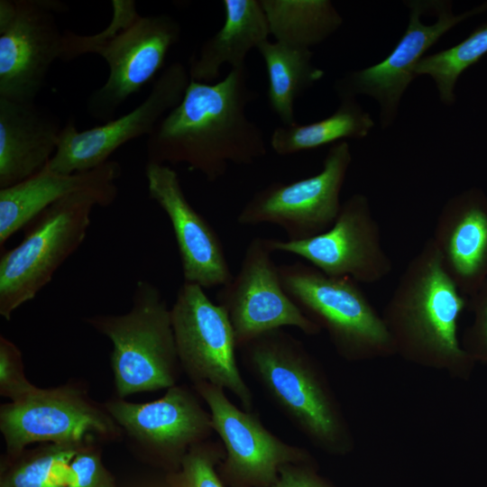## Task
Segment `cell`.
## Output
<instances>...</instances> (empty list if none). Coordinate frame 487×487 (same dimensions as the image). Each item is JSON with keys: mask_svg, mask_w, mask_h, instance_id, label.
<instances>
[{"mask_svg": "<svg viewBox=\"0 0 487 487\" xmlns=\"http://www.w3.org/2000/svg\"><path fill=\"white\" fill-rule=\"evenodd\" d=\"M351 162L348 142L333 144L317 174L289 183L272 182L259 189L240 210L237 223L276 225L290 241L326 232L339 214L340 193Z\"/></svg>", "mask_w": 487, "mask_h": 487, "instance_id": "30bf717a", "label": "cell"}, {"mask_svg": "<svg viewBox=\"0 0 487 487\" xmlns=\"http://www.w3.org/2000/svg\"><path fill=\"white\" fill-rule=\"evenodd\" d=\"M487 54V22L473 30L459 43L430 55L418 63L416 76H429L439 99L446 106L455 101V85L461 74Z\"/></svg>", "mask_w": 487, "mask_h": 487, "instance_id": "4316f807", "label": "cell"}, {"mask_svg": "<svg viewBox=\"0 0 487 487\" xmlns=\"http://www.w3.org/2000/svg\"><path fill=\"white\" fill-rule=\"evenodd\" d=\"M5 461L19 456L33 443L87 445L120 439L122 428L76 383L51 389L36 387L16 401L0 407Z\"/></svg>", "mask_w": 487, "mask_h": 487, "instance_id": "ba28073f", "label": "cell"}, {"mask_svg": "<svg viewBox=\"0 0 487 487\" xmlns=\"http://www.w3.org/2000/svg\"><path fill=\"white\" fill-rule=\"evenodd\" d=\"M272 253L269 239H252L238 272L216 295V303L231 321L238 348L283 326L297 327L308 335L321 331L286 293Z\"/></svg>", "mask_w": 487, "mask_h": 487, "instance_id": "4fadbf2b", "label": "cell"}, {"mask_svg": "<svg viewBox=\"0 0 487 487\" xmlns=\"http://www.w3.org/2000/svg\"><path fill=\"white\" fill-rule=\"evenodd\" d=\"M87 322L112 343L110 361L117 397L177 384L181 366L170 308L156 285L138 280L128 312L95 315Z\"/></svg>", "mask_w": 487, "mask_h": 487, "instance_id": "8992f818", "label": "cell"}, {"mask_svg": "<svg viewBox=\"0 0 487 487\" xmlns=\"http://www.w3.org/2000/svg\"><path fill=\"white\" fill-rule=\"evenodd\" d=\"M148 194L171 224L184 282L204 289L223 287L234 275L223 243L209 222L188 202L178 173L167 164L147 162Z\"/></svg>", "mask_w": 487, "mask_h": 487, "instance_id": "ac0fdd59", "label": "cell"}, {"mask_svg": "<svg viewBox=\"0 0 487 487\" xmlns=\"http://www.w3.org/2000/svg\"><path fill=\"white\" fill-rule=\"evenodd\" d=\"M96 446V444L85 446L72 458L69 487H116Z\"/></svg>", "mask_w": 487, "mask_h": 487, "instance_id": "f546056e", "label": "cell"}, {"mask_svg": "<svg viewBox=\"0 0 487 487\" xmlns=\"http://www.w3.org/2000/svg\"><path fill=\"white\" fill-rule=\"evenodd\" d=\"M269 244L273 252L297 255L328 276L357 283L378 282L392 271L369 199L361 193L342 203L326 232L301 241L269 239Z\"/></svg>", "mask_w": 487, "mask_h": 487, "instance_id": "5bb4252c", "label": "cell"}, {"mask_svg": "<svg viewBox=\"0 0 487 487\" xmlns=\"http://www.w3.org/2000/svg\"><path fill=\"white\" fill-rule=\"evenodd\" d=\"M240 349L266 395L316 447L335 455L353 449L350 429L329 383L299 340L280 328Z\"/></svg>", "mask_w": 487, "mask_h": 487, "instance_id": "3957f363", "label": "cell"}, {"mask_svg": "<svg viewBox=\"0 0 487 487\" xmlns=\"http://www.w3.org/2000/svg\"><path fill=\"white\" fill-rule=\"evenodd\" d=\"M445 271L460 293L472 291L487 272V200L476 190L449 198L433 236Z\"/></svg>", "mask_w": 487, "mask_h": 487, "instance_id": "d6986e66", "label": "cell"}, {"mask_svg": "<svg viewBox=\"0 0 487 487\" xmlns=\"http://www.w3.org/2000/svg\"><path fill=\"white\" fill-rule=\"evenodd\" d=\"M118 161L109 160L90 170L63 174L46 164L29 179L0 188V246L56 201L76 192L115 188Z\"/></svg>", "mask_w": 487, "mask_h": 487, "instance_id": "44dd1931", "label": "cell"}, {"mask_svg": "<svg viewBox=\"0 0 487 487\" xmlns=\"http://www.w3.org/2000/svg\"><path fill=\"white\" fill-rule=\"evenodd\" d=\"M62 128L59 117L36 101L0 97V188L40 171L55 153Z\"/></svg>", "mask_w": 487, "mask_h": 487, "instance_id": "ffe728a7", "label": "cell"}, {"mask_svg": "<svg viewBox=\"0 0 487 487\" xmlns=\"http://www.w3.org/2000/svg\"><path fill=\"white\" fill-rule=\"evenodd\" d=\"M477 347L482 354H487V288L479 296L477 301V320L473 328Z\"/></svg>", "mask_w": 487, "mask_h": 487, "instance_id": "1f68e13d", "label": "cell"}, {"mask_svg": "<svg viewBox=\"0 0 487 487\" xmlns=\"http://www.w3.org/2000/svg\"><path fill=\"white\" fill-rule=\"evenodd\" d=\"M464 300L427 239L411 258L381 317L395 354L423 367L462 374L470 362L457 338Z\"/></svg>", "mask_w": 487, "mask_h": 487, "instance_id": "7a4b0ae2", "label": "cell"}, {"mask_svg": "<svg viewBox=\"0 0 487 487\" xmlns=\"http://www.w3.org/2000/svg\"><path fill=\"white\" fill-rule=\"evenodd\" d=\"M87 445L47 444L24 450L3 462L0 487H69V463Z\"/></svg>", "mask_w": 487, "mask_h": 487, "instance_id": "484cf974", "label": "cell"}, {"mask_svg": "<svg viewBox=\"0 0 487 487\" xmlns=\"http://www.w3.org/2000/svg\"><path fill=\"white\" fill-rule=\"evenodd\" d=\"M66 9L56 0L0 1V97L36 101L51 65L61 60L64 32L56 14Z\"/></svg>", "mask_w": 487, "mask_h": 487, "instance_id": "8fae6325", "label": "cell"}, {"mask_svg": "<svg viewBox=\"0 0 487 487\" xmlns=\"http://www.w3.org/2000/svg\"><path fill=\"white\" fill-rule=\"evenodd\" d=\"M308 463L283 465L279 471L278 480L269 487H332Z\"/></svg>", "mask_w": 487, "mask_h": 487, "instance_id": "4dcf8cb0", "label": "cell"}, {"mask_svg": "<svg viewBox=\"0 0 487 487\" xmlns=\"http://www.w3.org/2000/svg\"><path fill=\"white\" fill-rule=\"evenodd\" d=\"M171 324L181 370L193 384L208 382L229 391L244 410L253 396L236 362L238 348L225 310L198 285L184 282L170 308Z\"/></svg>", "mask_w": 487, "mask_h": 487, "instance_id": "9c48e42d", "label": "cell"}, {"mask_svg": "<svg viewBox=\"0 0 487 487\" xmlns=\"http://www.w3.org/2000/svg\"><path fill=\"white\" fill-rule=\"evenodd\" d=\"M190 82L188 69L174 61L154 81L145 99L127 114L102 125L78 131L74 119L61 130L57 150L47 163L53 171L71 174L93 170L109 161L126 142L149 136L182 99Z\"/></svg>", "mask_w": 487, "mask_h": 487, "instance_id": "2e32d148", "label": "cell"}, {"mask_svg": "<svg viewBox=\"0 0 487 487\" xmlns=\"http://www.w3.org/2000/svg\"><path fill=\"white\" fill-rule=\"evenodd\" d=\"M283 289L347 361L387 357L395 350L381 315L358 283L300 262L279 265Z\"/></svg>", "mask_w": 487, "mask_h": 487, "instance_id": "52a82bcc", "label": "cell"}, {"mask_svg": "<svg viewBox=\"0 0 487 487\" xmlns=\"http://www.w3.org/2000/svg\"><path fill=\"white\" fill-rule=\"evenodd\" d=\"M270 34L276 41L309 49L319 44L343 23L328 0H260Z\"/></svg>", "mask_w": 487, "mask_h": 487, "instance_id": "d4e9b609", "label": "cell"}, {"mask_svg": "<svg viewBox=\"0 0 487 487\" xmlns=\"http://www.w3.org/2000/svg\"><path fill=\"white\" fill-rule=\"evenodd\" d=\"M224 457V446L217 442L194 446L181 464L184 487H224L216 471V464Z\"/></svg>", "mask_w": 487, "mask_h": 487, "instance_id": "83f0119b", "label": "cell"}, {"mask_svg": "<svg viewBox=\"0 0 487 487\" xmlns=\"http://www.w3.org/2000/svg\"><path fill=\"white\" fill-rule=\"evenodd\" d=\"M199 398L196 391L176 384L156 400L135 403L116 397L103 405L144 456L181 468L188 451L214 432L210 413Z\"/></svg>", "mask_w": 487, "mask_h": 487, "instance_id": "9a60e30c", "label": "cell"}, {"mask_svg": "<svg viewBox=\"0 0 487 487\" xmlns=\"http://www.w3.org/2000/svg\"><path fill=\"white\" fill-rule=\"evenodd\" d=\"M118 188L88 189L51 204L26 226L23 240L0 258V315L10 320L35 298L83 243L95 207L110 206Z\"/></svg>", "mask_w": 487, "mask_h": 487, "instance_id": "5b68a950", "label": "cell"}, {"mask_svg": "<svg viewBox=\"0 0 487 487\" xmlns=\"http://www.w3.org/2000/svg\"><path fill=\"white\" fill-rule=\"evenodd\" d=\"M34 386L26 378L19 348L0 336V395L16 401L32 392Z\"/></svg>", "mask_w": 487, "mask_h": 487, "instance_id": "f1b7e54d", "label": "cell"}, {"mask_svg": "<svg viewBox=\"0 0 487 487\" xmlns=\"http://www.w3.org/2000/svg\"><path fill=\"white\" fill-rule=\"evenodd\" d=\"M256 98L246 66L216 83L190 79L181 101L147 137V162L183 163L208 181L222 178L230 164L255 162L267 153L262 129L246 115Z\"/></svg>", "mask_w": 487, "mask_h": 487, "instance_id": "6da1fadb", "label": "cell"}, {"mask_svg": "<svg viewBox=\"0 0 487 487\" xmlns=\"http://www.w3.org/2000/svg\"><path fill=\"white\" fill-rule=\"evenodd\" d=\"M268 76V101L283 125L296 124L295 101L325 75L313 65V52L279 41L262 42L257 49Z\"/></svg>", "mask_w": 487, "mask_h": 487, "instance_id": "603a6c76", "label": "cell"}, {"mask_svg": "<svg viewBox=\"0 0 487 487\" xmlns=\"http://www.w3.org/2000/svg\"><path fill=\"white\" fill-rule=\"evenodd\" d=\"M193 385L223 442L224 470L239 484L269 487L276 482L283 465L309 462L308 452L276 436L255 413L236 407L224 389L205 381Z\"/></svg>", "mask_w": 487, "mask_h": 487, "instance_id": "e0dca14e", "label": "cell"}, {"mask_svg": "<svg viewBox=\"0 0 487 487\" xmlns=\"http://www.w3.org/2000/svg\"><path fill=\"white\" fill-rule=\"evenodd\" d=\"M433 1H408L409 19L406 31L391 53L381 62L353 70L338 78L334 89L338 97L355 98L366 95L374 98L380 106L382 128L395 121L400 102L408 87L417 77L415 69L427 51L445 33L459 23L487 10V2L454 14L449 1H435L437 19L431 24L423 23L421 16L430 11Z\"/></svg>", "mask_w": 487, "mask_h": 487, "instance_id": "7c38bea8", "label": "cell"}, {"mask_svg": "<svg viewBox=\"0 0 487 487\" xmlns=\"http://www.w3.org/2000/svg\"><path fill=\"white\" fill-rule=\"evenodd\" d=\"M337 109L319 121L299 124L277 126L271 133L270 145L280 156L318 149L345 139L366 137L374 122L355 98L340 99Z\"/></svg>", "mask_w": 487, "mask_h": 487, "instance_id": "cb8c5ba5", "label": "cell"}, {"mask_svg": "<svg viewBox=\"0 0 487 487\" xmlns=\"http://www.w3.org/2000/svg\"><path fill=\"white\" fill-rule=\"evenodd\" d=\"M222 5L223 26L190 59L188 72L194 81L212 83L225 64L245 67L248 53L268 41L270 30L260 0H223Z\"/></svg>", "mask_w": 487, "mask_h": 487, "instance_id": "7402d4cb", "label": "cell"}, {"mask_svg": "<svg viewBox=\"0 0 487 487\" xmlns=\"http://www.w3.org/2000/svg\"><path fill=\"white\" fill-rule=\"evenodd\" d=\"M111 5V21L103 31L91 35L64 32L61 56L62 61H71L90 53L106 62V81L87 101L88 114L106 122L153 79L181 35L180 24L169 14L141 15L133 0H113Z\"/></svg>", "mask_w": 487, "mask_h": 487, "instance_id": "277c9868", "label": "cell"}]
</instances>
